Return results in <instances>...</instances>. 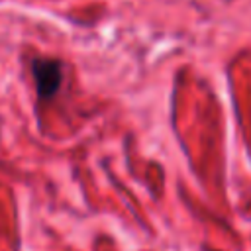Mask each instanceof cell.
Masks as SVG:
<instances>
[{
	"mask_svg": "<svg viewBox=\"0 0 251 251\" xmlns=\"http://www.w3.org/2000/svg\"><path fill=\"white\" fill-rule=\"evenodd\" d=\"M31 75L35 80V90L41 100H49L57 94L63 82V63L59 59L35 57L31 61Z\"/></svg>",
	"mask_w": 251,
	"mask_h": 251,
	"instance_id": "obj_1",
	"label": "cell"
}]
</instances>
